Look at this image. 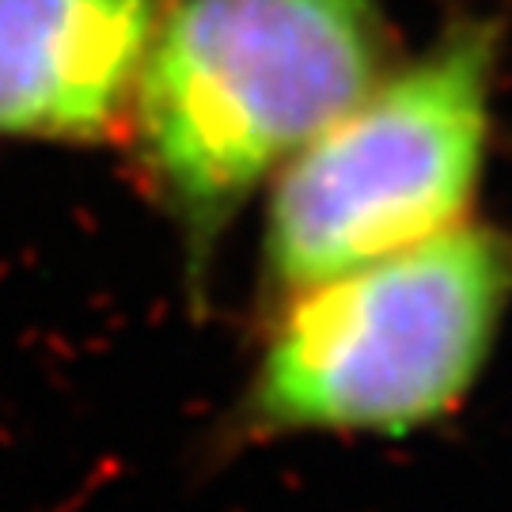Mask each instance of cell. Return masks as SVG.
I'll return each mask as SVG.
<instances>
[{"label":"cell","mask_w":512,"mask_h":512,"mask_svg":"<svg viewBox=\"0 0 512 512\" xmlns=\"http://www.w3.org/2000/svg\"><path fill=\"white\" fill-rule=\"evenodd\" d=\"M387 73L380 0H175L133 95L148 183L190 277L262 183Z\"/></svg>","instance_id":"obj_1"},{"label":"cell","mask_w":512,"mask_h":512,"mask_svg":"<svg viewBox=\"0 0 512 512\" xmlns=\"http://www.w3.org/2000/svg\"><path fill=\"white\" fill-rule=\"evenodd\" d=\"M512 308V236L459 224L281 300L239 403L255 433L403 437L463 403Z\"/></svg>","instance_id":"obj_2"},{"label":"cell","mask_w":512,"mask_h":512,"mask_svg":"<svg viewBox=\"0 0 512 512\" xmlns=\"http://www.w3.org/2000/svg\"><path fill=\"white\" fill-rule=\"evenodd\" d=\"M156 0H0V137L99 145L133 114Z\"/></svg>","instance_id":"obj_4"},{"label":"cell","mask_w":512,"mask_h":512,"mask_svg":"<svg viewBox=\"0 0 512 512\" xmlns=\"http://www.w3.org/2000/svg\"><path fill=\"white\" fill-rule=\"evenodd\" d=\"M497 54L494 19H459L277 171L262 232V281L277 300L467 224Z\"/></svg>","instance_id":"obj_3"}]
</instances>
